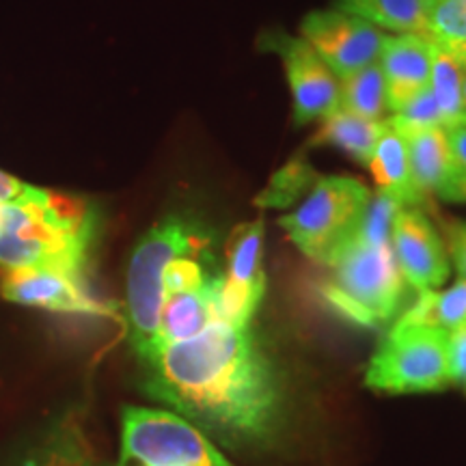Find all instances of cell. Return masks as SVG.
<instances>
[{"label": "cell", "mask_w": 466, "mask_h": 466, "mask_svg": "<svg viewBox=\"0 0 466 466\" xmlns=\"http://www.w3.org/2000/svg\"><path fill=\"white\" fill-rule=\"evenodd\" d=\"M147 391L225 445H255L281 423V384L250 326L214 319L145 360Z\"/></svg>", "instance_id": "6da1fadb"}, {"label": "cell", "mask_w": 466, "mask_h": 466, "mask_svg": "<svg viewBox=\"0 0 466 466\" xmlns=\"http://www.w3.org/2000/svg\"><path fill=\"white\" fill-rule=\"evenodd\" d=\"M93 236L86 203L44 190L37 199L3 208L0 266L52 268L67 275H83Z\"/></svg>", "instance_id": "7a4b0ae2"}, {"label": "cell", "mask_w": 466, "mask_h": 466, "mask_svg": "<svg viewBox=\"0 0 466 466\" xmlns=\"http://www.w3.org/2000/svg\"><path fill=\"white\" fill-rule=\"evenodd\" d=\"M208 233L179 217H168L154 225L138 240L130 255L126 281V316L134 350L145 360L158 335L162 302V275L171 259L206 253Z\"/></svg>", "instance_id": "3957f363"}, {"label": "cell", "mask_w": 466, "mask_h": 466, "mask_svg": "<svg viewBox=\"0 0 466 466\" xmlns=\"http://www.w3.org/2000/svg\"><path fill=\"white\" fill-rule=\"evenodd\" d=\"M329 268L322 296L339 316L378 329L398 313L404 283L391 247H374L352 236Z\"/></svg>", "instance_id": "277c9868"}, {"label": "cell", "mask_w": 466, "mask_h": 466, "mask_svg": "<svg viewBox=\"0 0 466 466\" xmlns=\"http://www.w3.org/2000/svg\"><path fill=\"white\" fill-rule=\"evenodd\" d=\"M370 195L354 177H318L300 206L281 218V227L309 259L329 266L357 233Z\"/></svg>", "instance_id": "5b68a950"}, {"label": "cell", "mask_w": 466, "mask_h": 466, "mask_svg": "<svg viewBox=\"0 0 466 466\" xmlns=\"http://www.w3.org/2000/svg\"><path fill=\"white\" fill-rule=\"evenodd\" d=\"M380 393L442 391L450 380V333L434 326L398 322L376 350L365 374Z\"/></svg>", "instance_id": "8992f818"}, {"label": "cell", "mask_w": 466, "mask_h": 466, "mask_svg": "<svg viewBox=\"0 0 466 466\" xmlns=\"http://www.w3.org/2000/svg\"><path fill=\"white\" fill-rule=\"evenodd\" d=\"M119 466H231L188 419L158 408L126 406Z\"/></svg>", "instance_id": "52a82bcc"}, {"label": "cell", "mask_w": 466, "mask_h": 466, "mask_svg": "<svg viewBox=\"0 0 466 466\" xmlns=\"http://www.w3.org/2000/svg\"><path fill=\"white\" fill-rule=\"evenodd\" d=\"M300 37L316 50L337 78L378 61L384 35L363 17L343 11H311L300 22Z\"/></svg>", "instance_id": "ba28073f"}, {"label": "cell", "mask_w": 466, "mask_h": 466, "mask_svg": "<svg viewBox=\"0 0 466 466\" xmlns=\"http://www.w3.org/2000/svg\"><path fill=\"white\" fill-rule=\"evenodd\" d=\"M272 48L283 61L296 124L307 126L339 108V78L305 39L277 35Z\"/></svg>", "instance_id": "9c48e42d"}, {"label": "cell", "mask_w": 466, "mask_h": 466, "mask_svg": "<svg viewBox=\"0 0 466 466\" xmlns=\"http://www.w3.org/2000/svg\"><path fill=\"white\" fill-rule=\"evenodd\" d=\"M391 250L404 281L417 291L441 288L450 277V258L441 236L419 208H404L391 233Z\"/></svg>", "instance_id": "30bf717a"}, {"label": "cell", "mask_w": 466, "mask_h": 466, "mask_svg": "<svg viewBox=\"0 0 466 466\" xmlns=\"http://www.w3.org/2000/svg\"><path fill=\"white\" fill-rule=\"evenodd\" d=\"M3 299L25 307L46 311L86 313V316H110V309L86 294L80 277L52 268H15L5 270L0 283Z\"/></svg>", "instance_id": "8fae6325"}, {"label": "cell", "mask_w": 466, "mask_h": 466, "mask_svg": "<svg viewBox=\"0 0 466 466\" xmlns=\"http://www.w3.org/2000/svg\"><path fill=\"white\" fill-rule=\"evenodd\" d=\"M434 44L421 35H384L380 56L387 106L398 113L401 106L415 100L419 93L430 86L432 76Z\"/></svg>", "instance_id": "7c38bea8"}, {"label": "cell", "mask_w": 466, "mask_h": 466, "mask_svg": "<svg viewBox=\"0 0 466 466\" xmlns=\"http://www.w3.org/2000/svg\"><path fill=\"white\" fill-rule=\"evenodd\" d=\"M218 283H220V277L214 275L199 289L179 291V294L165 296L162 313H160L158 335H156L154 348H151L149 357L162 346L190 339V337L199 335L201 330H206L208 326L217 319V313H214V300H217Z\"/></svg>", "instance_id": "4fadbf2b"}, {"label": "cell", "mask_w": 466, "mask_h": 466, "mask_svg": "<svg viewBox=\"0 0 466 466\" xmlns=\"http://www.w3.org/2000/svg\"><path fill=\"white\" fill-rule=\"evenodd\" d=\"M408 145L410 179L419 203L430 197H442L451 173V156L447 130L442 126L404 134Z\"/></svg>", "instance_id": "5bb4252c"}, {"label": "cell", "mask_w": 466, "mask_h": 466, "mask_svg": "<svg viewBox=\"0 0 466 466\" xmlns=\"http://www.w3.org/2000/svg\"><path fill=\"white\" fill-rule=\"evenodd\" d=\"M434 0H335V9L363 17L376 28L398 35L430 33V11Z\"/></svg>", "instance_id": "9a60e30c"}, {"label": "cell", "mask_w": 466, "mask_h": 466, "mask_svg": "<svg viewBox=\"0 0 466 466\" xmlns=\"http://www.w3.org/2000/svg\"><path fill=\"white\" fill-rule=\"evenodd\" d=\"M370 171L374 175L378 190L389 192L408 208H419V197L415 195L410 179V165H408V145L404 134L395 130L387 119L382 121V132L378 138L374 154L370 158Z\"/></svg>", "instance_id": "2e32d148"}, {"label": "cell", "mask_w": 466, "mask_h": 466, "mask_svg": "<svg viewBox=\"0 0 466 466\" xmlns=\"http://www.w3.org/2000/svg\"><path fill=\"white\" fill-rule=\"evenodd\" d=\"M319 121H322V126L313 137V145H329V147L343 151L360 165H370L378 138H380L382 121L365 119V116L350 113L341 106Z\"/></svg>", "instance_id": "e0dca14e"}, {"label": "cell", "mask_w": 466, "mask_h": 466, "mask_svg": "<svg viewBox=\"0 0 466 466\" xmlns=\"http://www.w3.org/2000/svg\"><path fill=\"white\" fill-rule=\"evenodd\" d=\"M398 322L415 326H434L447 333L466 326V279H458L445 291H419L417 300Z\"/></svg>", "instance_id": "ac0fdd59"}, {"label": "cell", "mask_w": 466, "mask_h": 466, "mask_svg": "<svg viewBox=\"0 0 466 466\" xmlns=\"http://www.w3.org/2000/svg\"><path fill=\"white\" fill-rule=\"evenodd\" d=\"M22 466H100L83 425L76 417H66L46 436L37 451Z\"/></svg>", "instance_id": "d6986e66"}, {"label": "cell", "mask_w": 466, "mask_h": 466, "mask_svg": "<svg viewBox=\"0 0 466 466\" xmlns=\"http://www.w3.org/2000/svg\"><path fill=\"white\" fill-rule=\"evenodd\" d=\"M261 242H264V223L253 220L236 227L227 244V281L244 288L266 289L264 268H261Z\"/></svg>", "instance_id": "ffe728a7"}, {"label": "cell", "mask_w": 466, "mask_h": 466, "mask_svg": "<svg viewBox=\"0 0 466 466\" xmlns=\"http://www.w3.org/2000/svg\"><path fill=\"white\" fill-rule=\"evenodd\" d=\"M339 106L365 119L384 121L389 106L380 63L374 61L339 78Z\"/></svg>", "instance_id": "44dd1931"}, {"label": "cell", "mask_w": 466, "mask_h": 466, "mask_svg": "<svg viewBox=\"0 0 466 466\" xmlns=\"http://www.w3.org/2000/svg\"><path fill=\"white\" fill-rule=\"evenodd\" d=\"M462 80H464V67L460 66L451 55H447L445 50L436 48L434 46L430 91H432L436 106H439L442 127L466 124L464 102H462Z\"/></svg>", "instance_id": "7402d4cb"}, {"label": "cell", "mask_w": 466, "mask_h": 466, "mask_svg": "<svg viewBox=\"0 0 466 466\" xmlns=\"http://www.w3.org/2000/svg\"><path fill=\"white\" fill-rule=\"evenodd\" d=\"M428 39L466 69V0H434Z\"/></svg>", "instance_id": "603a6c76"}, {"label": "cell", "mask_w": 466, "mask_h": 466, "mask_svg": "<svg viewBox=\"0 0 466 466\" xmlns=\"http://www.w3.org/2000/svg\"><path fill=\"white\" fill-rule=\"evenodd\" d=\"M404 208L408 206H404L400 199H395L389 192H371L354 236L367 244H374V247H391L395 218H398V214Z\"/></svg>", "instance_id": "cb8c5ba5"}, {"label": "cell", "mask_w": 466, "mask_h": 466, "mask_svg": "<svg viewBox=\"0 0 466 466\" xmlns=\"http://www.w3.org/2000/svg\"><path fill=\"white\" fill-rule=\"evenodd\" d=\"M318 175L313 173V168L302 160L289 162L288 167L281 168L268 188L261 192L259 203H264L268 208H279V206H289L291 201H296V197L307 188L309 184H316Z\"/></svg>", "instance_id": "d4e9b609"}, {"label": "cell", "mask_w": 466, "mask_h": 466, "mask_svg": "<svg viewBox=\"0 0 466 466\" xmlns=\"http://www.w3.org/2000/svg\"><path fill=\"white\" fill-rule=\"evenodd\" d=\"M387 121L401 134L425 130V127L442 126L439 106H436L430 86L423 93H419L415 100H410L406 106H401L398 113H393L391 116H389Z\"/></svg>", "instance_id": "484cf974"}, {"label": "cell", "mask_w": 466, "mask_h": 466, "mask_svg": "<svg viewBox=\"0 0 466 466\" xmlns=\"http://www.w3.org/2000/svg\"><path fill=\"white\" fill-rule=\"evenodd\" d=\"M212 277L214 275H209L206 266L195 255H182V258H175L167 264L165 275H162V289H165V296L199 289Z\"/></svg>", "instance_id": "4316f807"}, {"label": "cell", "mask_w": 466, "mask_h": 466, "mask_svg": "<svg viewBox=\"0 0 466 466\" xmlns=\"http://www.w3.org/2000/svg\"><path fill=\"white\" fill-rule=\"evenodd\" d=\"M445 130L447 141H450L451 173L441 199L462 203L466 201V124L445 127Z\"/></svg>", "instance_id": "83f0119b"}, {"label": "cell", "mask_w": 466, "mask_h": 466, "mask_svg": "<svg viewBox=\"0 0 466 466\" xmlns=\"http://www.w3.org/2000/svg\"><path fill=\"white\" fill-rule=\"evenodd\" d=\"M450 380L466 393V326L450 333Z\"/></svg>", "instance_id": "f1b7e54d"}, {"label": "cell", "mask_w": 466, "mask_h": 466, "mask_svg": "<svg viewBox=\"0 0 466 466\" xmlns=\"http://www.w3.org/2000/svg\"><path fill=\"white\" fill-rule=\"evenodd\" d=\"M42 188H35L20 179L11 177L9 173L0 171V206H11V203H26L37 199Z\"/></svg>", "instance_id": "f546056e"}, {"label": "cell", "mask_w": 466, "mask_h": 466, "mask_svg": "<svg viewBox=\"0 0 466 466\" xmlns=\"http://www.w3.org/2000/svg\"><path fill=\"white\" fill-rule=\"evenodd\" d=\"M450 250L460 279H466V223L450 227Z\"/></svg>", "instance_id": "4dcf8cb0"}, {"label": "cell", "mask_w": 466, "mask_h": 466, "mask_svg": "<svg viewBox=\"0 0 466 466\" xmlns=\"http://www.w3.org/2000/svg\"><path fill=\"white\" fill-rule=\"evenodd\" d=\"M462 102H464V115H466V69H464V80H462Z\"/></svg>", "instance_id": "1f68e13d"}, {"label": "cell", "mask_w": 466, "mask_h": 466, "mask_svg": "<svg viewBox=\"0 0 466 466\" xmlns=\"http://www.w3.org/2000/svg\"><path fill=\"white\" fill-rule=\"evenodd\" d=\"M3 208L5 206H0V229H3Z\"/></svg>", "instance_id": "d6a6232c"}]
</instances>
